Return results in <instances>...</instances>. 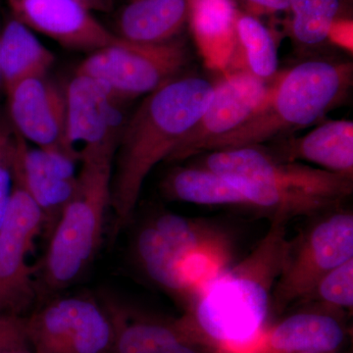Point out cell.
Returning a JSON list of instances; mask_svg holds the SVG:
<instances>
[{
	"mask_svg": "<svg viewBox=\"0 0 353 353\" xmlns=\"http://www.w3.org/2000/svg\"><path fill=\"white\" fill-rule=\"evenodd\" d=\"M271 220L252 253L204 285L176 320L206 352L243 353L267 327L274 288L292 246L287 221Z\"/></svg>",
	"mask_w": 353,
	"mask_h": 353,
	"instance_id": "obj_1",
	"label": "cell"
},
{
	"mask_svg": "<svg viewBox=\"0 0 353 353\" xmlns=\"http://www.w3.org/2000/svg\"><path fill=\"white\" fill-rule=\"evenodd\" d=\"M215 83L196 73H183L165 83L128 117L116 152L111 182L113 236L131 222L143 183L201 119Z\"/></svg>",
	"mask_w": 353,
	"mask_h": 353,
	"instance_id": "obj_2",
	"label": "cell"
},
{
	"mask_svg": "<svg viewBox=\"0 0 353 353\" xmlns=\"http://www.w3.org/2000/svg\"><path fill=\"white\" fill-rule=\"evenodd\" d=\"M201 166L226 179L250 206L287 222L336 209L353 192V175L278 159L264 145L206 152Z\"/></svg>",
	"mask_w": 353,
	"mask_h": 353,
	"instance_id": "obj_3",
	"label": "cell"
},
{
	"mask_svg": "<svg viewBox=\"0 0 353 353\" xmlns=\"http://www.w3.org/2000/svg\"><path fill=\"white\" fill-rule=\"evenodd\" d=\"M352 83L353 63L350 60H304L276 76L261 108L240 128L211 141L203 153L263 145L319 124L347 101Z\"/></svg>",
	"mask_w": 353,
	"mask_h": 353,
	"instance_id": "obj_4",
	"label": "cell"
},
{
	"mask_svg": "<svg viewBox=\"0 0 353 353\" xmlns=\"http://www.w3.org/2000/svg\"><path fill=\"white\" fill-rule=\"evenodd\" d=\"M81 165L75 194L48 236L39 267L46 296L75 284L101 245L106 211L110 208L113 160H85Z\"/></svg>",
	"mask_w": 353,
	"mask_h": 353,
	"instance_id": "obj_5",
	"label": "cell"
},
{
	"mask_svg": "<svg viewBox=\"0 0 353 353\" xmlns=\"http://www.w3.org/2000/svg\"><path fill=\"white\" fill-rule=\"evenodd\" d=\"M185 39L159 44H141L118 39L90 53L76 74L101 83L114 99L130 102L148 95L183 73L190 61Z\"/></svg>",
	"mask_w": 353,
	"mask_h": 353,
	"instance_id": "obj_6",
	"label": "cell"
},
{
	"mask_svg": "<svg viewBox=\"0 0 353 353\" xmlns=\"http://www.w3.org/2000/svg\"><path fill=\"white\" fill-rule=\"evenodd\" d=\"M352 259V212L341 210L323 216L292 241L274 288L271 309L281 313L306 299L326 274Z\"/></svg>",
	"mask_w": 353,
	"mask_h": 353,
	"instance_id": "obj_7",
	"label": "cell"
},
{
	"mask_svg": "<svg viewBox=\"0 0 353 353\" xmlns=\"http://www.w3.org/2000/svg\"><path fill=\"white\" fill-rule=\"evenodd\" d=\"M34 353H112V320L101 299L57 297L25 317Z\"/></svg>",
	"mask_w": 353,
	"mask_h": 353,
	"instance_id": "obj_8",
	"label": "cell"
},
{
	"mask_svg": "<svg viewBox=\"0 0 353 353\" xmlns=\"http://www.w3.org/2000/svg\"><path fill=\"white\" fill-rule=\"evenodd\" d=\"M43 229L38 205L14 183L6 221L0 228V316L26 317L34 307L38 288L28 255Z\"/></svg>",
	"mask_w": 353,
	"mask_h": 353,
	"instance_id": "obj_9",
	"label": "cell"
},
{
	"mask_svg": "<svg viewBox=\"0 0 353 353\" xmlns=\"http://www.w3.org/2000/svg\"><path fill=\"white\" fill-rule=\"evenodd\" d=\"M66 141L81 163L114 160L128 117L127 102L118 101L90 77L75 74L66 90Z\"/></svg>",
	"mask_w": 353,
	"mask_h": 353,
	"instance_id": "obj_10",
	"label": "cell"
},
{
	"mask_svg": "<svg viewBox=\"0 0 353 353\" xmlns=\"http://www.w3.org/2000/svg\"><path fill=\"white\" fill-rule=\"evenodd\" d=\"M272 80H262L245 70L227 72L215 83L214 92L201 119L167 162L182 161L201 154L211 141L245 124L266 101Z\"/></svg>",
	"mask_w": 353,
	"mask_h": 353,
	"instance_id": "obj_11",
	"label": "cell"
},
{
	"mask_svg": "<svg viewBox=\"0 0 353 353\" xmlns=\"http://www.w3.org/2000/svg\"><path fill=\"white\" fill-rule=\"evenodd\" d=\"M77 163L62 153L29 148L19 134L14 139L13 182L38 205L43 217V232L48 239L75 194Z\"/></svg>",
	"mask_w": 353,
	"mask_h": 353,
	"instance_id": "obj_12",
	"label": "cell"
},
{
	"mask_svg": "<svg viewBox=\"0 0 353 353\" xmlns=\"http://www.w3.org/2000/svg\"><path fill=\"white\" fill-rule=\"evenodd\" d=\"M7 94L11 119L20 137L41 150L62 153L79 162L67 145L65 90L44 75L26 79Z\"/></svg>",
	"mask_w": 353,
	"mask_h": 353,
	"instance_id": "obj_13",
	"label": "cell"
},
{
	"mask_svg": "<svg viewBox=\"0 0 353 353\" xmlns=\"http://www.w3.org/2000/svg\"><path fill=\"white\" fill-rule=\"evenodd\" d=\"M9 4L16 20L69 50L90 54L119 39L78 0H9Z\"/></svg>",
	"mask_w": 353,
	"mask_h": 353,
	"instance_id": "obj_14",
	"label": "cell"
},
{
	"mask_svg": "<svg viewBox=\"0 0 353 353\" xmlns=\"http://www.w3.org/2000/svg\"><path fill=\"white\" fill-rule=\"evenodd\" d=\"M101 303L110 315L114 328L112 353H203L176 320L168 321L139 310L111 294Z\"/></svg>",
	"mask_w": 353,
	"mask_h": 353,
	"instance_id": "obj_15",
	"label": "cell"
},
{
	"mask_svg": "<svg viewBox=\"0 0 353 353\" xmlns=\"http://www.w3.org/2000/svg\"><path fill=\"white\" fill-rule=\"evenodd\" d=\"M343 340L345 331L334 316L301 312L266 327L243 353H331Z\"/></svg>",
	"mask_w": 353,
	"mask_h": 353,
	"instance_id": "obj_16",
	"label": "cell"
},
{
	"mask_svg": "<svg viewBox=\"0 0 353 353\" xmlns=\"http://www.w3.org/2000/svg\"><path fill=\"white\" fill-rule=\"evenodd\" d=\"M265 148L278 159L303 160L325 170L353 175V122L350 120H323L303 137L282 139L272 150Z\"/></svg>",
	"mask_w": 353,
	"mask_h": 353,
	"instance_id": "obj_17",
	"label": "cell"
},
{
	"mask_svg": "<svg viewBox=\"0 0 353 353\" xmlns=\"http://www.w3.org/2000/svg\"><path fill=\"white\" fill-rule=\"evenodd\" d=\"M188 23L204 62L211 69L229 68L236 46L234 0H188Z\"/></svg>",
	"mask_w": 353,
	"mask_h": 353,
	"instance_id": "obj_18",
	"label": "cell"
},
{
	"mask_svg": "<svg viewBox=\"0 0 353 353\" xmlns=\"http://www.w3.org/2000/svg\"><path fill=\"white\" fill-rule=\"evenodd\" d=\"M188 17V0H130L118 16L116 36L134 43H167L180 37Z\"/></svg>",
	"mask_w": 353,
	"mask_h": 353,
	"instance_id": "obj_19",
	"label": "cell"
},
{
	"mask_svg": "<svg viewBox=\"0 0 353 353\" xmlns=\"http://www.w3.org/2000/svg\"><path fill=\"white\" fill-rule=\"evenodd\" d=\"M54 59L32 30L15 18L0 32V65L6 92L26 79L46 75Z\"/></svg>",
	"mask_w": 353,
	"mask_h": 353,
	"instance_id": "obj_20",
	"label": "cell"
},
{
	"mask_svg": "<svg viewBox=\"0 0 353 353\" xmlns=\"http://www.w3.org/2000/svg\"><path fill=\"white\" fill-rule=\"evenodd\" d=\"M165 196L201 205L250 206L245 196L219 174L203 166L174 168L161 185Z\"/></svg>",
	"mask_w": 353,
	"mask_h": 353,
	"instance_id": "obj_21",
	"label": "cell"
},
{
	"mask_svg": "<svg viewBox=\"0 0 353 353\" xmlns=\"http://www.w3.org/2000/svg\"><path fill=\"white\" fill-rule=\"evenodd\" d=\"M132 253L146 277L168 294L188 303L180 261L152 220L141 225L134 234Z\"/></svg>",
	"mask_w": 353,
	"mask_h": 353,
	"instance_id": "obj_22",
	"label": "cell"
},
{
	"mask_svg": "<svg viewBox=\"0 0 353 353\" xmlns=\"http://www.w3.org/2000/svg\"><path fill=\"white\" fill-rule=\"evenodd\" d=\"M238 53L241 63L236 69L245 70L264 81L278 75V46L270 30L254 15L240 10L236 19L233 57Z\"/></svg>",
	"mask_w": 353,
	"mask_h": 353,
	"instance_id": "obj_23",
	"label": "cell"
},
{
	"mask_svg": "<svg viewBox=\"0 0 353 353\" xmlns=\"http://www.w3.org/2000/svg\"><path fill=\"white\" fill-rule=\"evenodd\" d=\"M341 0H290V34L303 50L319 48L340 20Z\"/></svg>",
	"mask_w": 353,
	"mask_h": 353,
	"instance_id": "obj_24",
	"label": "cell"
},
{
	"mask_svg": "<svg viewBox=\"0 0 353 353\" xmlns=\"http://www.w3.org/2000/svg\"><path fill=\"white\" fill-rule=\"evenodd\" d=\"M306 299H315L332 307L353 306V259L330 271Z\"/></svg>",
	"mask_w": 353,
	"mask_h": 353,
	"instance_id": "obj_25",
	"label": "cell"
},
{
	"mask_svg": "<svg viewBox=\"0 0 353 353\" xmlns=\"http://www.w3.org/2000/svg\"><path fill=\"white\" fill-rule=\"evenodd\" d=\"M14 139L9 138L0 148V228L6 221L12 194Z\"/></svg>",
	"mask_w": 353,
	"mask_h": 353,
	"instance_id": "obj_26",
	"label": "cell"
},
{
	"mask_svg": "<svg viewBox=\"0 0 353 353\" xmlns=\"http://www.w3.org/2000/svg\"><path fill=\"white\" fill-rule=\"evenodd\" d=\"M30 348L25 317L0 316V352Z\"/></svg>",
	"mask_w": 353,
	"mask_h": 353,
	"instance_id": "obj_27",
	"label": "cell"
},
{
	"mask_svg": "<svg viewBox=\"0 0 353 353\" xmlns=\"http://www.w3.org/2000/svg\"><path fill=\"white\" fill-rule=\"evenodd\" d=\"M252 12L272 14L290 10V0H241Z\"/></svg>",
	"mask_w": 353,
	"mask_h": 353,
	"instance_id": "obj_28",
	"label": "cell"
},
{
	"mask_svg": "<svg viewBox=\"0 0 353 353\" xmlns=\"http://www.w3.org/2000/svg\"><path fill=\"white\" fill-rule=\"evenodd\" d=\"M90 10L106 11L112 6V0H78Z\"/></svg>",
	"mask_w": 353,
	"mask_h": 353,
	"instance_id": "obj_29",
	"label": "cell"
},
{
	"mask_svg": "<svg viewBox=\"0 0 353 353\" xmlns=\"http://www.w3.org/2000/svg\"><path fill=\"white\" fill-rule=\"evenodd\" d=\"M10 134L4 129V127L2 126L1 122H0V148H2V145L6 143L7 139L10 138Z\"/></svg>",
	"mask_w": 353,
	"mask_h": 353,
	"instance_id": "obj_30",
	"label": "cell"
},
{
	"mask_svg": "<svg viewBox=\"0 0 353 353\" xmlns=\"http://www.w3.org/2000/svg\"><path fill=\"white\" fill-rule=\"evenodd\" d=\"M0 353H34L32 352L30 348H23V350H7V352H0Z\"/></svg>",
	"mask_w": 353,
	"mask_h": 353,
	"instance_id": "obj_31",
	"label": "cell"
},
{
	"mask_svg": "<svg viewBox=\"0 0 353 353\" xmlns=\"http://www.w3.org/2000/svg\"><path fill=\"white\" fill-rule=\"evenodd\" d=\"M2 83L1 65H0V83Z\"/></svg>",
	"mask_w": 353,
	"mask_h": 353,
	"instance_id": "obj_32",
	"label": "cell"
},
{
	"mask_svg": "<svg viewBox=\"0 0 353 353\" xmlns=\"http://www.w3.org/2000/svg\"><path fill=\"white\" fill-rule=\"evenodd\" d=\"M303 353H321V352H303Z\"/></svg>",
	"mask_w": 353,
	"mask_h": 353,
	"instance_id": "obj_33",
	"label": "cell"
}]
</instances>
